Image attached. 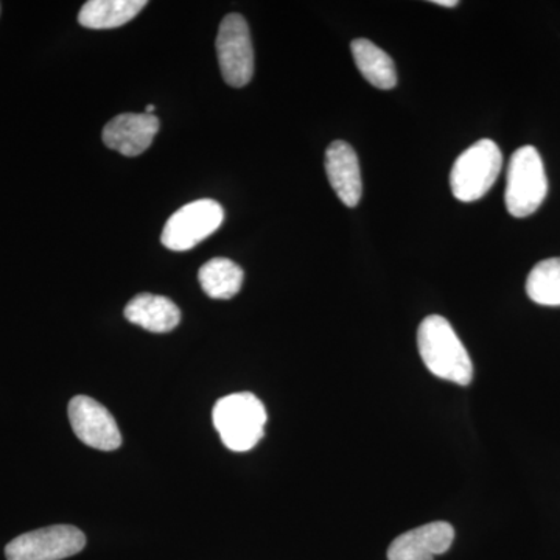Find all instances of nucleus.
Here are the masks:
<instances>
[{"instance_id": "17", "label": "nucleus", "mask_w": 560, "mask_h": 560, "mask_svg": "<svg viewBox=\"0 0 560 560\" xmlns=\"http://www.w3.org/2000/svg\"><path fill=\"white\" fill-rule=\"evenodd\" d=\"M433 3H436V5L440 7H445V9H453V7L459 5L458 0H434Z\"/></svg>"}, {"instance_id": "7", "label": "nucleus", "mask_w": 560, "mask_h": 560, "mask_svg": "<svg viewBox=\"0 0 560 560\" xmlns=\"http://www.w3.org/2000/svg\"><path fill=\"white\" fill-rule=\"evenodd\" d=\"M86 547V537L70 525L47 526L31 530L11 540L5 548L7 560H61L79 555Z\"/></svg>"}, {"instance_id": "15", "label": "nucleus", "mask_w": 560, "mask_h": 560, "mask_svg": "<svg viewBox=\"0 0 560 560\" xmlns=\"http://www.w3.org/2000/svg\"><path fill=\"white\" fill-rule=\"evenodd\" d=\"M245 272L235 261L215 257L198 271L201 289L212 300H231L241 291Z\"/></svg>"}, {"instance_id": "3", "label": "nucleus", "mask_w": 560, "mask_h": 560, "mask_svg": "<svg viewBox=\"0 0 560 560\" xmlns=\"http://www.w3.org/2000/svg\"><path fill=\"white\" fill-rule=\"evenodd\" d=\"M548 179L539 151L534 147H522L512 154L508 168V212L515 219L533 215L547 198Z\"/></svg>"}, {"instance_id": "1", "label": "nucleus", "mask_w": 560, "mask_h": 560, "mask_svg": "<svg viewBox=\"0 0 560 560\" xmlns=\"http://www.w3.org/2000/svg\"><path fill=\"white\" fill-rule=\"evenodd\" d=\"M420 359L431 374L442 381L467 386L474 378V364L452 324L440 315L427 316L418 330Z\"/></svg>"}, {"instance_id": "16", "label": "nucleus", "mask_w": 560, "mask_h": 560, "mask_svg": "<svg viewBox=\"0 0 560 560\" xmlns=\"http://www.w3.org/2000/svg\"><path fill=\"white\" fill-rule=\"evenodd\" d=\"M529 300L547 307H560V257L541 260L526 280Z\"/></svg>"}, {"instance_id": "4", "label": "nucleus", "mask_w": 560, "mask_h": 560, "mask_svg": "<svg viewBox=\"0 0 560 560\" xmlns=\"http://www.w3.org/2000/svg\"><path fill=\"white\" fill-rule=\"evenodd\" d=\"M503 165V154L493 140L481 139L469 147L453 164L451 187L456 200L471 202L485 197Z\"/></svg>"}, {"instance_id": "6", "label": "nucleus", "mask_w": 560, "mask_h": 560, "mask_svg": "<svg viewBox=\"0 0 560 560\" xmlns=\"http://www.w3.org/2000/svg\"><path fill=\"white\" fill-rule=\"evenodd\" d=\"M221 75L232 88H243L253 80L254 49L248 22L242 14H228L217 36Z\"/></svg>"}, {"instance_id": "12", "label": "nucleus", "mask_w": 560, "mask_h": 560, "mask_svg": "<svg viewBox=\"0 0 560 560\" xmlns=\"http://www.w3.org/2000/svg\"><path fill=\"white\" fill-rule=\"evenodd\" d=\"M125 318L153 334H167L178 327L180 312L168 298L140 293L128 302Z\"/></svg>"}, {"instance_id": "13", "label": "nucleus", "mask_w": 560, "mask_h": 560, "mask_svg": "<svg viewBox=\"0 0 560 560\" xmlns=\"http://www.w3.org/2000/svg\"><path fill=\"white\" fill-rule=\"evenodd\" d=\"M145 5V0H90L81 7L79 22L91 31H108L135 20Z\"/></svg>"}, {"instance_id": "11", "label": "nucleus", "mask_w": 560, "mask_h": 560, "mask_svg": "<svg viewBox=\"0 0 560 560\" xmlns=\"http://www.w3.org/2000/svg\"><path fill=\"white\" fill-rule=\"evenodd\" d=\"M326 173L331 189L338 195L342 205L355 208L363 195V183L359 158L355 150L345 140H335L326 151Z\"/></svg>"}, {"instance_id": "5", "label": "nucleus", "mask_w": 560, "mask_h": 560, "mask_svg": "<svg viewBox=\"0 0 560 560\" xmlns=\"http://www.w3.org/2000/svg\"><path fill=\"white\" fill-rule=\"evenodd\" d=\"M224 221V210L220 202L197 200L183 206L165 223L161 242L172 250H189L210 237Z\"/></svg>"}, {"instance_id": "2", "label": "nucleus", "mask_w": 560, "mask_h": 560, "mask_svg": "<svg viewBox=\"0 0 560 560\" xmlns=\"http://www.w3.org/2000/svg\"><path fill=\"white\" fill-rule=\"evenodd\" d=\"M212 419L223 444L242 453L256 447L264 438L267 411L254 394L237 393L217 401Z\"/></svg>"}, {"instance_id": "14", "label": "nucleus", "mask_w": 560, "mask_h": 560, "mask_svg": "<svg viewBox=\"0 0 560 560\" xmlns=\"http://www.w3.org/2000/svg\"><path fill=\"white\" fill-rule=\"evenodd\" d=\"M353 60L372 86L377 90L389 91L396 88L397 72L396 65L390 60L388 54L375 46L370 39H355L350 44Z\"/></svg>"}, {"instance_id": "10", "label": "nucleus", "mask_w": 560, "mask_h": 560, "mask_svg": "<svg viewBox=\"0 0 560 560\" xmlns=\"http://www.w3.org/2000/svg\"><path fill=\"white\" fill-rule=\"evenodd\" d=\"M455 529L451 523L433 522L408 530L390 544L389 560H434L451 550Z\"/></svg>"}, {"instance_id": "8", "label": "nucleus", "mask_w": 560, "mask_h": 560, "mask_svg": "<svg viewBox=\"0 0 560 560\" xmlns=\"http://www.w3.org/2000/svg\"><path fill=\"white\" fill-rule=\"evenodd\" d=\"M69 420L73 433L83 444L102 452H113L121 445L116 420L97 400L77 396L69 404Z\"/></svg>"}, {"instance_id": "18", "label": "nucleus", "mask_w": 560, "mask_h": 560, "mask_svg": "<svg viewBox=\"0 0 560 560\" xmlns=\"http://www.w3.org/2000/svg\"><path fill=\"white\" fill-rule=\"evenodd\" d=\"M153 113H154V106L153 105L147 106V113L145 114H150V116H153Z\"/></svg>"}, {"instance_id": "9", "label": "nucleus", "mask_w": 560, "mask_h": 560, "mask_svg": "<svg viewBox=\"0 0 560 560\" xmlns=\"http://www.w3.org/2000/svg\"><path fill=\"white\" fill-rule=\"evenodd\" d=\"M160 127V119L154 114H120L108 121L102 139L108 149L135 158L150 149Z\"/></svg>"}]
</instances>
